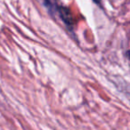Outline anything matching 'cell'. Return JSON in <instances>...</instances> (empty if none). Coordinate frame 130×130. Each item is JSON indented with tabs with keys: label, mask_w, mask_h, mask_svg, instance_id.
Wrapping results in <instances>:
<instances>
[{
	"label": "cell",
	"mask_w": 130,
	"mask_h": 130,
	"mask_svg": "<svg viewBox=\"0 0 130 130\" xmlns=\"http://www.w3.org/2000/svg\"><path fill=\"white\" fill-rule=\"evenodd\" d=\"M58 13H59V15H60V17H61V20H62L65 23L67 24L68 26L72 25L73 24L72 16H71V13H70V11L67 9V8H64V7L60 6L59 10H58Z\"/></svg>",
	"instance_id": "6da1fadb"
},
{
	"label": "cell",
	"mask_w": 130,
	"mask_h": 130,
	"mask_svg": "<svg viewBox=\"0 0 130 130\" xmlns=\"http://www.w3.org/2000/svg\"><path fill=\"white\" fill-rule=\"evenodd\" d=\"M41 1L51 14L54 15L55 13H58V10H59L60 6H58L57 0H41Z\"/></svg>",
	"instance_id": "7a4b0ae2"
},
{
	"label": "cell",
	"mask_w": 130,
	"mask_h": 130,
	"mask_svg": "<svg viewBox=\"0 0 130 130\" xmlns=\"http://www.w3.org/2000/svg\"><path fill=\"white\" fill-rule=\"evenodd\" d=\"M126 55H127V57L129 58V60H130V51H128V52L126 53Z\"/></svg>",
	"instance_id": "3957f363"
},
{
	"label": "cell",
	"mask_w": 130,
	"mask_h": 130,
	"mask_svg": "<svg viewBox=\"0 0 130 130\" xmlns=\"http://www.w3.org/2000/svg\"><path fill=\"white\" fill-rule=\"evenodd\" d=\"M94 1L95 3H97V4H99V2H100V0H94Z\"/></svg>",
	"instance_id": "277c9868"
}]
</instances>
